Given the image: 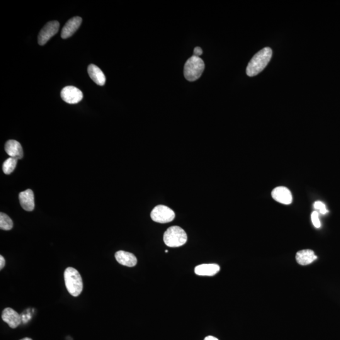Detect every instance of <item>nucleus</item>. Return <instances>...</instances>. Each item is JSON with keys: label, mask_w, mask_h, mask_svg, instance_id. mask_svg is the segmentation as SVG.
Wrapping results in <instances>:
<instances>
[{"label": "nucleus", "mask_w": 340, "mask_h": 340, "mask_svg": "<svg viewBox=\"0 0 340 340\" xmlns=\"http://www.w3.org/2000/svg\"><path fill=\"white\" fill-rule=\"evenodd\" d=\"M273 51L270 48H264L254 56L250 62L246 69V74L250 77H254L261 74L270 62Z\"/></svg>", "instance_id": "obj_1"}, {"label": "nucleus", "mask_w": 340, "mask_h": 340, "mask_svg": "<svg viewBox=\"0 0 340 340\" xmlns=\"http://www.w3.org/2000/svg\"><path fill=\"white\" fill-rule=\"evenodd\" d=\"M64 281L68 292L74 297L81 294L84 290V282L79 272L69 267L64 272Z\"/></svg>", "instance_id": "obj_2"}, {"label": "nucleus", "mask_w": 340, "mask_h": 340, "mask_svg": "<svg viewBox=\"0 0 340 340\" xmlns=\"http://www.w3.org/2000/svg\"><path fill=\"white\" fill-rule=\"evenodd\" d=\"M205 70V63L200 58L194 56L187 60L184 68V75L189 82H195L200 78Z\"/></svg>", "instance_id": "obj_3"}, {"label": "nucleus", "mask_w": 340, "mask_h": 340, "mask_svg": "<svg viewBox=\"0 0 340 340\" xmlns=\"http://www.w3.org/2000/svg\"><path fill=\"white\" fill-rule=\"evenodd\" d=\"M187 234L182 228L178 226L170 228L164 234V242L170 248L184 246L187 242Z\"/></svg>", "instance_id": "obj_4"}, {"label": "nucleus", "mask_w": 340, "mask_h": 340, "mask_svg": "<svg viewBox=\"0 0 340 340\" xmlns=\"http://www.w3.org/2000/svg\"><path fill=\"white\" fill-rule=\"evenodd\" d=\"M150 217L154 222L166 224L174 220L176 214L173 210L166 206H158L152 210Z\"/></svg>", "instance_id": "obj_5"}, {"label": "nucleus", "mask_w": 340, "mask_h": 340, "mask_svg": "<svg viewBox=\"0 0 340 340\" xmlns=\"http://www.w3.org/2000/svg\"><path fill=\"white\" fill-rule=\"evenodd\" d=\"M60 28V24L57 21L50 22L46 24L38 35V42L40 45H46L51 38L58 34Z\"/></svg>", "instance_id": "obj_6"}, {"label": "nucleus", "mask_w": 340, "mask_h": 340, "mask_svg": "<svg viewBox=\"0 0 340 340\" xmlns=\"http://www.w3.org/2000/svg\"><path fill=\"white\" fill-rule=\"evenodd\" d=\"M62 98L69 104H77L84 99V94L78 88L74 86H66L62 89Z\"/></svg>", "instance_id": "obj_7"}, {"label": "nucleus", "mask_w": 340, "mask_h": 340, "mask_svg": "<svg viewBox=\"0 0 340 340\" xmlns=\"http://www.w3.org/2000/svg\"><path fill=\"white\" fill-rule=\"evenodd\" d=\"M272 196L274 200L284 205H290L292 203V193L286 187L279 186L274 189Z\"/></svg>", "instance_id": "obj_8"}, {"label": "nucleus", "mask_w": 340, "mask_h": 340, "mask_svg": "<svg viewBox=\"0 0 340 340\" xmlns=\"http://www.w3.org/2000/svg\"><path fill=\"white\" fill-rule=\"evenodd\" d=\"M2 320L9 325L12 329H16L20 326L22 322V318L12 308H6L2 314Z\"/></svg>", "instance_id": "obj_9"}, {"label": "nucleus", "mask_w": 340, "mask_h": 340, "mask_svg": "<svg viewBox=\"0 0 340 340\" xmlns=\"http://www.w3.org/2000/svg\"><path fill=\"white\" fill-rule=\"evenodd\" d=\"M82 18L81 17H74L68 22L63 28L62 33V37L64 40L71 38L74 33L78 30L82 24Z\"/></svg>", "instance_id": "obj_10"}, {"label": "nucleus", "mask_w": 340, "mask_h": 340, "mask_svg": "<svg viewBox=\"0 0 340 340\" xmlns=\"http://www.w3.org/2000/svg\"><path fill=\"white\" fill-rule=\"evenodd\" d=\"M19 200L21 204L22 208L24 210L32 212L35 208V198L33 191L30 189L23 192L19 195Z\"/></svg>", "instance_id": "obj_11"}, {"label": "nucleus", "mask_w": 340, "mask_h": 340, "mask_svg": "<svg viewBox=\"0 0 340 340\" xmlns=\"http://www.w3.org/2000/svg\"><path fill=\"white\" fill-rule=\"evenodd\" d=\"M6 150L10 158L21 160L24 157L23 148L20 142L14 140H8L6 145Z\"/></svg>", "instance_id": "obj_12"}, {"label": "nucleus", "mask_w": 340, "mask_h": 340, "mask_svg": "<svg viewBox=\"0 0 340 340\" xmlns=\"http://www.w3.org/2000/svg\"><path fill=\"white\" fill-rule=\"evenodd\" d=\"M116 260L119 264L128 267H134L138 264V259L130 252L119 251L116 254Z\"/></svg>", "instance_id": "obj_13"}, {"label": "nucleus", "mask_w": 340, "mask_h": 340, "mask_svg": "<svg viewBox=\"0 0 340 340\" xmlns=\"http://www.w3.org/2000/svg\"><path fill=\"white\" fill-rule=\"evenodd\" d=\"M318 259V256L315 254L312 250H304L298 252L296 254V260L300 266H306L312 264Z\"/></svg>", "instance_id": "obj_14"}, {"label": "nucleus", "mask_w": 340, "mask_h": 340, "mask_svg": "<svg viewBox=\"0 0 340 340\" xmlns=\"http://www.w3.org/2000/svg\"><path fill=\"white\" fill-rule=\"evenodd\" d=\"M220 266L216 264H204L196 267L195 272L199 276H214L220 272Z\"/></svg>", "instance_id": "obj_15"}, {"label": "nucleus", "mask_w": 340, "mask_h": 340, "mask_svg": "<svg viewBox=\"0 0 340 340\" xmlns=\"http://www.w3.org/2000/svg\"><path fill=\"white\" fill-rule=\"evenodd\" d=\"M90 76L96 84L104 86L106 82V77L103 72L94 64L90 65L88 69Z\"/></svg>", "instance_id": "obj_16"}, {"label": "nucleus", "mask_w": 340, "mask_h": 340, "mask_svg": "<svg viewBox=\"0 0 340 340\" xmlns=\"http://www.w3.org/2000/svg\"><path fill=\"white\" fill-rule=\"evenodd\" d=\"M14 222L8 215L4 213L0 214V228L4 230H10L13 229Z\"/></svg>", "instance_id": "obj_17"}, {"label": "nucleus", "mask_w": 340, "mask_h": 340, "mask_svg": "<svg viewBox=\"0 0 340 340\" xmlns=\"http://www.w3.org/2000/svg\"><path fill=\"white\" fill-rule=\"evenodd\" d=\"M17 164H18V160L13 158H10L6 160L3 165L4 174H10L13 173L16 168Z\"/></svg>", "instance_id": "obj_18"}, {"label": "nucleus", "mask_w": 340, "mask_h": 340, "mask_svg": "<svg viewBox=\"0 0 340 340\" xmlns=\"http://www.w3.org/2000/svg\"><path fill=\"white\" fill-rule=\"evenodd\" d=\"M314 208L316 210L320 211V212L322 215L326 214L328 212V210H327L326 206L322 202L318 201L316 202L314 204Z\"/></svg>", "instance_id": "obj_19"}, {"label": "nucleus", "mask_w": 340, "mask_h": 340, "mask_svg": "<svg viewBox=\"0 0 340 340\" xmlns=\"http://www.w3.org/2000/svg\"><path fill=\"white\" fill-rule=\"evenodd\" d=\"M312 220L313 223V225L314 226L315 228H320L322 226V224H320L319 213L317 211H314L312 214Z\"/></svg>", "instance_id": "obj_20"}, {"label": "nucleus", "mask_w": 340, "mask_h": 340, "mask_svg": "<svg viewBox=\"0 0 340 340\" xmlns=\"http://www.w3.org/2000/svg\"><path fill=\"white\" fill-rule=\"evenodd\" d=\"M203 50L200 48H196L194 50V56L200 58V56L202 55Z\"/></svg>", "instance_id": "obj_21"}, {"label": "nucleus", "mask_w": 340, "mask_h": 340, "mask_svg": "<svg viewBox=\"0 0 340 340\" xmlns=\"http://www.w3.org/2000/svg\"><path fill=\"white\" fill-rule=\"evenodd\" d=\"M6 259H4V257L1 255V256H0V270H1L4 268V267L6 266Z\"/></svg>", "instance_id": "obj_22"}, {"label": "nucleus", "mask_w": 340, "mask_h": 340, "mask_svg": "<svg viewBox=\"0 0 340 340\" xmlns=\"http://www.w3.org/2000/svg\"><path fill=\"white\" fill-rule=\"evenodd\" d=\"M204 340H218V338H216L215 337L210 336L206 338V339Z\"/></svg>", "instance_id": "obj_23"}, {"label": "nucleus", "mask_w": 340, "mask_h": 340, "mask_svg": "<svg viewBox=\"0 0 340 340\" xmlns=\"http://www.w3.org/2000/svg\"><path fill=\"white\" fill-rule=\"evenodd\" d=\"M32 340L29 338H24V339H22V340Z\"/></svg>", "instance_id": "obj_24"}, {"label": "nucleus", "mask_w": 340, "mask_h": 340, "mask_svg": "<svg viewBox=\"0 0 340 340\" xmlns=\"http://www.w3.org/2000/svg\"><path fill=\"white\" fill-rule=\"evenodd\" d=\"M166 252V254H168V250H166V252Z\"/></svg>", "instance_id": "obj_25"}]
</instances>
